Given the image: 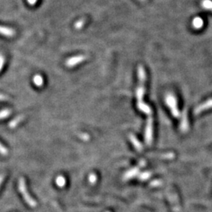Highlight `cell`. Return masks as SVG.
<instances>
[{"instance_id":"4fadbf2b","label":"cell","mask_w":212,"mask_h":212,"mask_svg":"<svg viewBox=\"0 0 212 212\" xmlns=\"http://www.w3.org/2000/svg\"><path fill=\"white\" fill-rule=\"evenodd\" d=\"M203 25V20L200 18H196L193 21V26L196 29H199V28H201Z\"/></svg>"},{"instance_id":"7a4b0ae2","label":"cell","mask_w":212,"mask_h":212,"mask_svg":"<svg viewBox=\"0 0 212 212\" xmlns=\"http://www.w3.org/2000/svg\"><path fill=\"white\" fill-rule=\"evenodd\" d=\"M153 120L152 116H149L147 119V124L146 127V132H145V138L147 145H151L153 141Z\"/></svg>"},{"instance_id":"d4e9b609","label":"cell","mask_w":212,"mask_h":212,"mask_svg":"<svg viewBox=\"0 0 212 212\" xmlns=\"http://www.w3.org/2000/svg\"><path fill=\"white\" fill-rule=\"evenodd\" d=\"M3 179H4V174H0V186H1V184H2V182H3Z\"/></svg>"},{"instance_id":"ffe728a7","label":"cell","mask_w":212,"mask_h":212,"mask_svg":"<svg viewBox=\"0 0 212 212\" xmlns=\"http://www.w3.org/2000/svg\"><path fill=\"white\" fill-rule=\"evenodd\" d=\"M0 153H1L2 156H6V155L8 154V150H7V149L1 143H0Z\"/></svg>"},{"instance_id":"7c38bea8","label":"cell","mask_w":212,"mask_h":212,"mask_svg":"<svg viewBox=\"0 0 212 212\" xmlns=\"http://www.w3.org/2000/svg\"><path fill=\"white\" fill-rule=\"evenodd\" d=\"M34 84L38 87H41L43 85V78L40 75H35L33 77Z\"/></svg>"},{"instance_id":"d6986e66","label":"cell","mask_w":212,"mask_h":212,"mask_svg":"<svg viewBox=\"0 0 212 212\" xmlns=\"http://www.w3.org/2000/svg\"><path fill=\"white\" fill-rule=\"evenodd\" d=\"M97 182V175L95 174L92 173L90 174L89 175V182L90 183V184L94 185Z\"/></svg>"},{"instance_id":"3957f363","label":"cell","mask_w":212,"mask_h":212,"mask_svg":"<svg viewBox=\"0 0 212 212\" xmlns=\"http://www.w3.org/2000/svg\"><path fill=\"white\" fill-rule=\"evenodd\" d=\"M166 103L169 106V108L171 110L172 114L174 117H179L180 116V112L177 107V102H176L175 98L172 94L166 95Z\"/></svg>"},{"instance_id":"8fae6325","label":"cell","mask_w":212,"mask_h":212,"mask_svg":"<svg viewBox=\"0 0 212 212\" xmlns=\"http://www.w3.org/2000/svg\"><path fill=\"white\" fill-rule=\"evenodd\" d=\"M24 118H25V116H17L15 119H13L12 121H11L10 123H9V126L10 128H14L16 127L17 126H18V124H19L20 123H21V121L23 120Z\"/></svg>"},{"instance_id":"8992f818","label":"cell","mask_w":212,"mask_h":212,"mask_svg":"<svg viewBox=\"0 0 212 212\" xmlns=\"http://www.w3.org/2000/svg\"><path fill=\"white\" fill-rule=\"evenodd\" d=\"M137 105H138V108L139 109V110L143 112L144 113L147 114L149 116H151V115H152V110H151L150 107H149V105L145 104L143 102H138Z\"/></svg>"},{"instance_id":"30bf717a","label":"cell","mask_w":212,"mask_h":212,"mask_svg":"<svg viewBox=\"0 0 212 212\" xmlns=\"http://www.w3.org/2000/svg\"><path fill=\"white\" fill-rule=\"evenodd\" d=\"M180 128L182 131L183 132H186V130H188V119L186 111L183 112L182 116V123H181Z\"/></svg>"},{"instance_id":"2e32d148","label":"cell","mask_w":212,"mask_h":212,"mask_svg":"<svg viewBox=\"0 0 212 212\" xmlns=\"http://www.w3.org/2000/svg\"><path fill=\"white\" fill-rule=\"evenodd\" d=\"M202 5L205 9L209 10L212 11V2L210 0H203L202 2Z\"/></svg>"},{"instance_id":"7402d4cb","label":"cell","mask_w":212,"mask_h":212,"mask_svg":"<svg viewBox=\"0 0 212 212\" xmlns=\"http://www.w3.org/2000/svg\"><path fill=\"white\" fill-rule=\"evenodd\" d=\"M8 99H9L8 97H6V95L2 94H0V101H5V100H8Z\"/></svg>"},{"instance_id":"9a60e30c","label":"cell","mask_w":212,"mask_h":212,"mask_svg":"<svg viewBox=\"0 0 212 212\" xmlns=\"http://www.w3.org/2000/svg\"><path fill=\"white\" fill-rule=\"evenodd\" d=\"M11 114V111L10 109H3V110L0 111V119H5L8 117Z\"/></svg>"},{"instance_id":"ba28073f","label":"cell","mask_w":212,"mask_h":212,"mask_svg":"<svg viewBox=\"0 0 212 212\" xmlns=\"http://www.w3.org/2000/svg\"><path fill=\"white\" fill-rule=\"evenodd\" d=\"M129 138H130V142H132V144H133V146H134L135 149H137L138 152H142L143 148H142V144H141V142L138 140L137 138L135 137L134 134H130L129 135Z\"/></svg>"},{"instance_id":"5b68a950","label":"cell","mask_w":212,"mask_h":212,"mask_svg":"<svg viewBox=\"0 0 212 212\" xmlns=\"http://www.w3.org/2000/svg\"><path fill=\"white\" fill-rule=\"evenodd\" d=\"M210 108H212V98H210V99L207 100V102H203V104H201L200 105L197 106V107L196 108V109H195V114H200L203 111L207 110V109H210Z\"/></svg>"},{"instance_id":"603a6c76","label":"cell","mask_w":212,"mask_h":212,"mask_svg":"<svg viewBox=\"0 0 212 212\" xmlns=\"http://www.w3.org/2000/svg\"><path fill=\"white\" fill-rule=\"evenodd\" d=\"M27 1H28V4L31 6H34L37 2V0H27Z\"/></svg>"},{"instance_id":"9c48e42d","label":"cell","mask_w":212,"mask_h":212,"mask_svg":"<svg viewBox=\"0 0 212 212\" xmlns=\"http://www.w3.org/2000/svg\"><path fill=\"white\" fill-rule=\"evenodd\" d=\"M139 174V168L138 167H134V168L131 169V170H128L126 174L123 176V179L124 180H128V179H130L132 178L135 177L136 175H138Z\"/></svg>"},{"instance_id":"277c9868","label":"cell","mask_w":212,"mask_h":212,"mask_svg":"<svg viewBox=\"0 0 212 212\" xmlns=\"http://www.w3.org/2000/svg\"><path fill=\"white\" fill-rule=\"evenodd\" d=\"M86 60V56L85 55H78V56H74L72 58H69L65 62V65L69 68H72L75 67V65H79L81 62H84Z\"/></svg>"},{"instance_id":"52a82bcc","label":"cell","mask_w":212,"mask_h":212,"mask_svg":"<svg viewBox=\"0 0 212 212\" xmlns=\"http://www.w3.org/2000/svg\"><path fill=\"white\" fill-rule=\"evenodd\" d=\"M0 34L4 35V36L12 37L15 35V31H14V29H12V28L1 26V25H0Z\"/></svg>"},{"instance_id":"cb8c5ba5","label":"cell","mask_w":212,"mask_h":212,"mask_svg":"<svg viewBox=\"0 0 212 212\" xmlns=\"http://www.w3.org/2000/svg\"><path fill=\"white\" fill-rule=\"evenodd\" d=\"M81 138L83 139V140L86 141L89 139V136H88V134H83L81 135Z\"/></svg>"},{"instance_id":"e0dca14e","label":"cell","mask_w":212,"mask_h":212,"mask_svg":"<svg viewBox=\"0 0 212 212\" xmlns=\"http://www.w3.org/2000/svg\"><path fill=\"white\" fill-rule=\"evenodd\" d=\"M85 24V20L84 19H81V20H79V21H77L76 22H75V29H81V28L83 27V25H84Z\"/></svg>"},{"instance_id":"ac0fdd59","label":"cell","mask_w":212,"mask_h":212,"mask_svg":"<svg viewBox=\"0 0 212 212\" xmlns=\"http://www.w3.org/2000/svg\"><path fill=\"white\" fill-rule=\"evenodd\" d=\"M150 176H151L150 172H143V173H141L140 174H139V178H140L141 180L145 181V180H147Z\"/></svg>"},{"instance_id":"44dd1931","label":"cell","mask_w":212,"mask_h":212,"mask_svg":"<svg viewBox=\"0 0 212 212\" xmlns=\"http://www.w3.org/2000/svg\"><path fill=\"white\" fill-rule=\"evenodd\" d=\"M4 64V58L2 55L0 54V71L2 70Z\"/></svg>"},{"instance_id":"5bb4252c","label":"cell","mask_w":212,"mask_h":212,"mask_svg":"<svg viewBox=\"0 0 212 212\" xmlns=\"http://www.w3.org/2000/svg\"><path fill=\"white\" fill-rule=\"evenodd\" d=\"M56 183L58 185V187L60 188H63L64 186H65V183H66V181H65V178L63 177V176H58L56 178Z\"/></svg>"},{"instance_id":"6da1fadb","label":"cell","mask_w":212,"mask_h":212,"mask_svg":"<svg viewBox=\"0 0 212 212\" xmlns=\"http://www.w3.org/2000/svg\"><path fill=\"white\" fill-rule=\"evenodd\" d=\"M18 188H19V190L21 192V195L23 196L24 200H25L28 205H29L30 207H35L36 206V202L33 200V198H32V196H30L29 193L28 192V189H27L26 184H25V180L23 178H21L19 179V182H18Z\"/></svg>"}]
</instances>
